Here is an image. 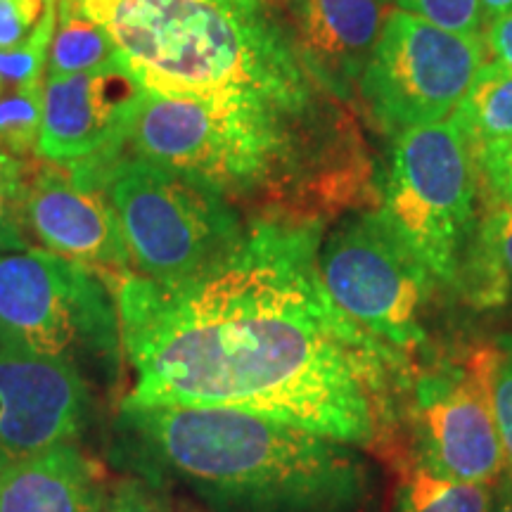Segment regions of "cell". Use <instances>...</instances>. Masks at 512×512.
Segmentation results:
<instances>
[{"label":"cell","instance_id":"obj_1","mask_svg":"<svg viewBox=\"0 0 512 512\" xmlns=\"http://www.w3.org/2000/svg\"><path fill=\"white\" fill-rule=\"evenodd\" d=\"M323 235L318 219L254 216L195 278L107 280L133 373L124 408H223L373 446L406 384L403 354L332 304Z\"/></svg>","mask_w":512,"mask_h":512},{"label":"cell","instance_id":"obj_2","mask_svg":"<svg viewBox=\"0 0 512 512\" xmlns=\"http://www.w3.org/2000/svg\"><path fill=\"white\" fill-rule=\"evenodd\" d=\"M124 152L207 185L256 216L328 221L380 204L375 164L354 105L252 95L145 91Z\"/></svg>","mask_w":512,"mask_h":512},{"label":"cell","instance_id":"obj_3","mask_svg":"<svg viewBox=\"0 0 512 512\" xmlns=\"http://www.w3.org/2000/svg\"><path fill=\"white\" fill-rule=\"evenodd\" d=\"M124 420L209 512H366L356 446L223 408H124Z\"/></svg>","mask_w":512,"mask_h":512},{"label":"cell","instance_id":"obj_4","mask_svg":"<svg viewBox=\"0 0 512 512\" xmlns=\"http://www.w3.org/2000/svg\"><path fill=\"white\" fill-rule=\"evenodd\" d=\"M79 3L150 93L252 95L290 105H313L332 95L313 79L268 8L233 0Z\"/></svg>","mask_w":512,"mask_h":512},{"label":"cell","instance_id":"obj_5","mask_svg":"<svg viewBox=\"0 0 512 512\" xmlns=\"http://www.w3.org/2000/svg\"><path fill=\"white\" fill-rule=\"evenodd\" d=\"M0 344L64 363L88 384L114 382L124 347L112 285L48 249L0 254Z\"/></svg>","mask_w":512,"mask_h":512},{"label":"cell","instance_id":"obj_6","mask_svg":"<svg viewBox=\"0 0 512 512\" xmlns=\"http://www.w3.org/2000/svg\"><path fill=\"white\" fill-rule=\"evenodd\" d=\"M131 271L159 283L195 278L245 238L240 209L207 185L119 152L107 174Z\"/></svg>","mask_w":512,"mask_h":512},{"label":"cell","instance_id":"obj_7","mask_svg":"<svg viewBox=\"0 0 512 512\" xmlns=\"http://www.w3.org/2000/svg\"><path fill=\"white\" fill-rule=\"evenodd\" d=\"M477 190L472 147L451 119L394 136L380 209L434 283L456 287L477 230Z\"/></svg>","mask_w":512,"mask_h":512},{"label":"cell","instance_id":"obj_8","mask_svg":"<svg viewBox=\"0 0 512 512\" xmlns=\"http://www.w3.org/2000/svg\"><path fill=\"white\" fill-rule=\"evenodd\" d=\"M318 273L339 311L384 344L413 354L425 344L434 278L382 209L356 211L320 242Z\"/></svg>","mask_w":512,"mask_h":512},{"label":"cell","instance_id":"obj_9","mask_svg":"<svg viewBox=\"0 0 512 512\" xmlns=\"http://www.w3.org/2000/svg\"><path fill=\"white\" fill-rule=\"evenodd\" d=\"M484 64L482 36L456 34L394 8L382 19L356 98L380 131L399 136L451 117Z\"/></svg>","mask_w":512,"mask_h":512},{"label":"cell","instance_id":"obj_10","mask_svg":"<svg viewBox=\"0 0 512 512\" xmlns=\"http://www.w3.org/2000/svg\"><path fill=\"white\" fill-rule=\"evenodd\" d=\"M415 463L453 482L494 484L505 448L491 396V347H477L465 361H446L415 380Z\"/></svg>","mask_w":512,"mask_h":512},{"label":"cell","instance_id":"obj_11","mask_svg":"<svg viewBox=\"0 0 512 512\" xmlns=\"http://www.w3.org/2000/svg\"><path fill=\"white\" fill-rule=\"evenodd\" d=\"M119 152L29 171L27 223L43 249L91 268L105 280L131 271L107 174Z\"/></svg>","mask_w":512,"mask_h":512},{"label":"cell","instance_id":"obj_12","mask_svg":"<svg viewBox=\"0 0 512 512\" xmlns=\"http://www.w3.org/2000/svg\"><path fill=\"white\" fill-rule=\"evenodd\" d=\"M91 403L74 368L0 344V470L79 439Z\"/></svg>","mask_w":512,"mask_h":512},{"label":"cell","instance_id":"obj_13","mask_svg":"<svg viewBox=\"0 0 512 512\" xmlns=\"http://www.w3.org/2000/svg\"><path fill=\"white\" fill-rule=\"evenodd\" d=\"M145 88L121 62L43 83L36 157L72 164L124 147Z\"/></svg>","mask_w":512,"mask_h":512},{"label":"cell","instance_id":"obj_14","mask_svg":"<svg viewBox=\"0 0 512 512\" xmlns=\"http://www.w3.org/2000/svg\"><path fill=\"white\" fill-rule=\"evenodd\" d=\"M313 79L354 105L382 29V0H266Z\"/></svg>","mask_w":512,"mask_h":512},{"label":"cell","instance_id":"obj_15","mask_svg":"<svg viewBox=\"0 0 512 512\" xmlns=\"http://www.w3.org/2000/svg\"><path fill=\"white\" fill-rule=\"evenodd\" d=\"M98 465L74 441L0 470V512H102Z\"/></svg>","mask_w":512,"mask_h":512},{"label":"cell","instance_id":"obj_16","mask_svg":"<svg viewBox=\"0 0 512 512\" xmlns=\"http://www.w3.org/2000/svg\"><path fill=\"white\" fill-rule=\"evenodd\" d=\"M456 287L477 309L512 302V209L498 207L477 223Z\"/></svg>","mask_w":512,"mask_h":512},{"label":"cell","instance_id":"obj_17","mask_svg":"<svg viewBox=\"0 0 512 512\" xmlns=\"http://www.w3.org/2000/svg\"><path fill=\"white\" fill-rule=\"evenodd\" d=\"M114 62H119V57L112 38L81 8L79 0H57V24L46 79L93 72Z\"/></svg>","mask_w":512,"mask_h":512},{"label":"cell","instance_id":"obj_18","mask_svg":"<svg viewBox=\"0 0 512 512\" xmlns=\"http://www.w3.org/2000/svg\"><path fill=\"white\" fill-rule=\"evenodd\" d=\"M470 145L512 136V69L486 62L448 117Z\"/></svg>","mask_w":512,"mask_h":512},{"label":"cell","instance_id":"obj_19","mask_svg":"<svg viewBox=\"0 0 512 512\" xmlns=\"http://www.w3.org/2000/svg\"><path fill=\"white\" fill-rule=\"evenodd\" d=\"M494 486L453 482L425 470L413 460L401 467L392 512H491Z\"/></svg>","mask_w":512,"mask_h":512},{"label":"cell","instance_id":"obj_20","mask_svg":"<svg viewBox=\"0 0 512 512\" xmlns=\"http://www.w3.org/2000/svg\"><path fill=\"white\" fill-rule=\"evenodd\" d=\"M43 83L3 88L0 91V147L15 157L38 152V133L43 121Z\"/></svg>","mask_w":512,"mask_h":512},{"label":"cell","instance_id":"obj_21","mask_svg":"<svg viewBox=\"0 0 512 512\" xmlns=\"http://www.w3.org/2000/svg\"><path fill=\"white\" fill-rule=\"evenodd\" d=\"M29 169L0 147V254L29 249Z\"/></svg>","mask_w":512,"mask_h":512},{"label":"cell","instance_id":"obj_22","mask_svg":"<svg viewBox=\"0 0 512 512\" xmlns=\"http://www.w3.org/2000/svg\"><path fill=\"white\" fill-rule=\"evenodd\" d=\"M57 24V0H50L46 15L27 41L17 46L0 48V91L3 88L27 86V83L46 81V64L50 43H53Z\"/></svg>","mask_w":512,"mask_h":512},{"label":"cell","instance_id":"obj_23","mask_svg":"<svg viewBox=\"0 0 512 512\" xmlns=\"http://www.w3.org/2000/svg\"><path fill=\"white\" fill-rule=\"evenodd\" d=\"M394 8L413 12L441 29L463 36H482L479 0H384Z\"/></svg>","mask_w":512,"mask_h":512},{"label":"cell","instance_id":"obj_24","mask_svg":"<svg viewBox=\"0 0 512 512\" xmlns=\"http://www.w3.org/2000/svg\"><path fill=\"white\" fill-rule=\"evenodd\" d=\"M475 157L479 185L498 207L512 209V136L470 145Z\"/></svg>","mask_w":512,"mask_h":512},{"label":"cell","instance_id":"obj_25","mask_svg":"<svg viewBox=\"0 0 512 512\" xmlns=\"http://www.w3.org/2000/svg\"><path fill=\"white\" fill-rule=\"evenodd\" d=\"M491 347V396L501 432L505 463L512 475V335L498 337Z\"/></svg>","mask_w":512,"mask_h":512},{"label":"cell","instance_id":"obj_26","mask_svg":"<svg viewBox=\"0 0 512 512\" xmlns=\"http://www.w3.org/2000/svg\"><path fill=\"white\" fill-rule=\"evenodd\" d=\"M102 512H176L162 486L147 479H124L107 494Z\"/></svg>","mask_w":512,"mask_h":512},{"label":"cell","instance_id":"obj_27","mask_svg":"<svg viewBox=\"0 0 512 512\" xmlns=\"http://www.w3.org/2000/svg\"><path fill=\"white\" fill-rule=\"evenodd\" d=\"M50 0H0V48L17 46L34 34Z\"/></svg>","mask_w":512,"mask_h":512},{"label":"cell","instance_id":"obj_28","mask_svg":"<svg viewBox=\"0 0 512 512\" xmlns=\"http://www.w3.org/2000/svg\"><path fill=\"white\" fill-rule=\"evenodd\" d=\"M482 41L486 53L496 55V62L512 69V10L482 29Z\"/></svg>","mask_w":512,"mask_h":512},{"label":"cell","instance_id":"obj_29","mask_svg":"<svg viewBox=\"0 0 512 512\" xmlns=\"http://www.w3.org/2000/svg\"><path fill=\"white\" fill-rule=\"evenodd\" d=\"M491 512H512V475H501L494 486Z\"/></svg>","mask_w":512,"mask_h":512},{"label":"cell","instance_id":"obj_30","mask_svg":"<svg viewBox=\"0 0 512 512\" xmlns=\"http://www.w3.org/2000/svg\"><path fill=\"white\" fill-rule=\"evenodd\" d=\"M512 10V0H479V12H482V29L494 24L496 19L508 15Z\"/></svg>","mask_w":512,"mask_h":512},{"label":"cell","instance_id":"obj_31","mask_svg":"<svg viewBox=\"0 0 512 512\" xmlns=\"http://www.w3.org/2000/svg\"><path fill=\"white\" fill-rule=\"evenodd\" d=\"M233 3H240V5H254V8H268L266 0H233Z\"/></svg>","mask_w":512,"mask_h":512}]
</instances>
